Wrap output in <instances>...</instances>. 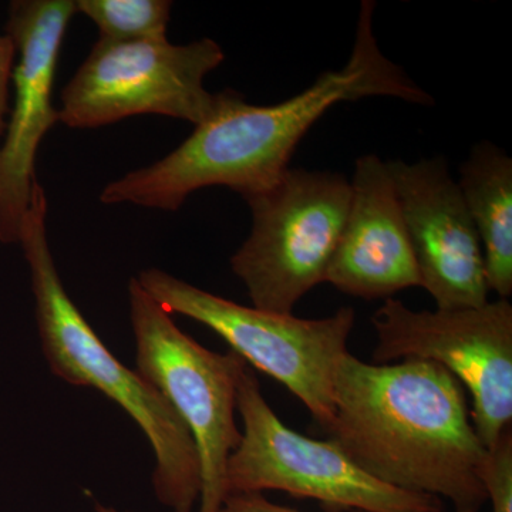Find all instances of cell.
<instances>
[{"mask_svg": "<svg viewBox=\"0 0 512 512\" xmlns=\"http://www.w3.org/2000/svg\"><path fill=\"white\" fill-rule=\"evenodd\" d=\"M375 2L360 6L352 56L342 70L320 74L305 92L274 106H252L231 90L220 110L163 160L107 184L103 204H130L177 211L192 192L227 187L244 198L278 183L309 128L330 107L366 97L433 103L429 93L387 59L373 32Z\"/></svg>", "mask_w": 512, "mask_h": 512, "instance_id": "1", "label": "cell"}, {"mask_svg": "<svg viewBox=\"0 0 512 512\" xmlns=\"http://www.w3.org/2000/svg\"><path fill=\"white\" fill-rule=\"evenodd\" d=\"M325 431L380 483L448 501L454 512H480L487 504V447L471 421L466 389L437 363L377 365L345 353Z\"/></svg>", "mask_w": 512, "mask_h": 512, "instance_id": "2", "label": "cell"}, {"mask_svg": "<svg viewBox=\"0 0 512 512\" xmlns=\"http://www.w3.org/2000/svg\"><path fill=\"white\" fill-rule=\"evenodd\" d=\"M46 221V192L37 181L19 244L32 276L37 330L50 372L72 386L99 390L119 404L153 450L151 481L158 503L171 512H194L202 477L190 431L156 387L110 352L67 295L50 251Z\"/></svg>", "mask_w": 512, "mask_h": 512, "instance_id": "3", "label": "cell"}, {"mask_svg": "<svg viewBox=\"0 0 512 512\" xmlns=\"http://www.w3.org/2000/svg\"><path fill=\"white\" fill-rule=\"evenodd\" d=\"M138 284L170 315L187 316L214 330L252 369L261 370L298 397L323 430L333 419V380L348 353L355 311L322 319L239 305L157 268L138 272Z\"/></svg>", "mask_w": 512, "mask_h": 512, "instance_id": "4", "label": "cell"}, {"mask_svg": "<svg viewBox=\"0 0 512 512\" xmlns=\"http://www.w3.org/2000/svg\"><path fill=\"white\" fill-rule=\"evenodd\" d=\"M237 412L244 430L228 458L227 495L284 491L336 510L444 512L439 498L380 483L332 440L311 439L286 426L266 402L248 363L238 377Z\"/></svg>", "mask_w": 512, "mask_h": 512, "instance_id": "5", "label": "cell"}, {"mask_svg": "<svg viewBox=\"0 0 512 512\" xmlns=\"http://www.w3.org/2000/svg\"><path fill=\"white\" fill-rule=\"evenodd\" d=\"M350 198L352 185L343 175L299 168L245 198L252 229L232 255L231 269L254 308L293 315L296 303L325 282Z\"/></svg>", "mask_w": 512, "mask_h": 512, "instance_id": "6", "label": "cell"}, {"mask_svg": "<svg viewBox=\"0 0 512 512\" xmlns=\"http://www.w3.org/2000/svg\"><path fill=\"white\" fill-rule=\"evenodd\" d=\"M137 372L163 394L190 431L201 463L200 511L217 512L227 497L225 470L239 446L238 377L247 365L238 353L204 348L175 325L137 278L128 282Z\"/></svg>", "mask_w": 512, "mask_h": 512, "instance_id": "7", "label": "cell"}, {"mask_svg": "<svg viewBox=\"0 0 512 512\" xmlns=\"http://www.w3.org/2000/svg\"><path fill=\"white\" fill-rule=\"evenodd\" d=\"M215 40L178 46L164 39H99L62 93L60 123L89 130L140 114L190 121L195 127L220 110L222 93L204 87L224 62Z\"/></svg>", "mask_w": 512, "mask_h": 512, "instance_id": "8", "label": "cell"}, {"mask_svg": "<svg viewBox=\"0 0 512 512\" xmlns=\"http://www.w3.org/2000/svg\"><path fill=\"white\" fill-rule=\"evenodd\" d=\"M372 323L377 365L423 360L456 376L471 394V421L485 447L512 427V306L507 299L457 311H413L390 298Z\"/></svg>", "mask_w": 512, "mask_h": 512, "instance_id": "9", "label": "cell"}, {"mask_svg": "<svg viewBox=\"0 0 512 512\" xmlns=\"http://www.w3.org/2000/svg\"><path fill=\"white\" fill-rule=\"evenodd\" d=\"M73 0H15L6 33L19 60L13 70L15 106L0 143V242L19 244L23 220L37 183V151L59 123L53 106L57 60L67 26L76 15Z\"/></svg>", "mask_w": 512, "mask_h": 512, "instance_id": "10", "label": "cell"}, {"mask_svg": "<svg viewBox=\"0 0 512 512\" xmlns=\"http://www.w3.org/2000/svg\"><path fill=\"white\" fill-rule=\"evenodd\" d=\"M404 224L419 269L420 286L441 311L480 308L488 302L487 272L477 229L444 158L389 161Z\"/></svg>", "mask_w": 512, "mask_h": 512, "instance_id": "11", "label": "cell"}, {"mask_svg": "<svg viewBox=\"0 0 512 512\" xmlns=\"http://www.w3.org/2000/svg\"><path fill=\"white\" fill-rule=\"evenodd\" d=\"M352 198L325 282L355 298L390 299L420 286L419 269L387 164L375 154L356 161Z\"/></svg>", "mask_w": 512, "mask_h": 512, "instance_id": "12", "label": "cell"}, {"mask_svg": "<svg viewBox=\"0 0 512 512\" xmlns=\"http://www.w3.org/2000/svg\"><path fill=\"white\" fill-rule=\"evenodd\" d=\"M483 248L490 291L512 295V160L494 144L474 146L457 181Z\"/></svg>", "mask_w": 512, "mask_h": 512, "instance_id": "13", "label": "cell"}, {"mask_svg": "<svg viewBox=\"0 0 512 512\" xmlns=\"http://www.w3.org/2000/svg\"><path fill=\"white\" fill-rule=\"evenodd\" d=\"M100 30L101 39L146 40L167 37L173 2L168 0H77Z\"/></svg>", "mask_w": 512, "mask_h": 512, "instance_id": "14", "label": "cell"}, {"mask_svg": "<svg viewBox=\"0 0 512 512\" xmlns=\"http://www.w3.org/2000/svg\"><path fill=\"white\" fill-rule=\"evenodd\" d=\"M481 481L491 512H512V427L487 448Z\"/></svg>", "mask_w": 512, "mask_h": 512, "instance_id": "15", "label": "cell"}, {"mask_svg": "<svg viewBox=\"0 0 512 512\" xmlns=\"http://www.w3.org/2000/svg\"><path fill=\"white\" fill-rule=\"evenodd\" d=\"M18 56L12 37L0 35V140L8 128L10 83L15 70V57Z\"/></svg>", "mask_w": 512, "mask_h": 512, "instance_id": "16", "label": "cell"}, {"mask_svg": "<svg viewBox=\"0 0 512 512\" xmlns=\"http://www.w3.org/2000/svg\"><path fill=\"white\" fill-rule=\"evenodd\" d=\"M217 512H301L272 503L264 494H229L224 498ZM365 512V511H349Z\"/></svg>", "mask_w": 512, "mask_h": 512, "instance_id": "17", "label": "cell"}, {"mask_svg": "<svg viewBox=\"0 0 512 512\" xmlns=\"http://www.w3.org/2000/svg\"><path fill=\"white\" fill-rule=\"evenodd\" d=\"M94 507H96V512H131V511L116 510V508L106 507V505H101L99 503H96V505H94Z\"/></svg>", "mask_w": 512, "mask_h": 512, "instance_id": "18", "label": "cell"}]
</instances>
